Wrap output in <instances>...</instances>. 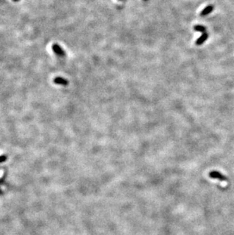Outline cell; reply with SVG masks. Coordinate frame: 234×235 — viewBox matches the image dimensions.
Listing matches in <instances>:
<instances>
[{"mask_svg": "<svg viewBox=\"0 0 234 235\" xmlns=\"http://www.w3.org/2000/svg\"><path fill=\"white\" fill-rule=\"evenodd\" d=\"M13 1H14V2H18L19 0H13Z\"/></svg>", "mask_w": 234, "mask_h": 235, "instance_id": "7", "label": "cell"}, {"mask_svg": "<svg viewBox=\"0 0 234 235\" xmlns=\"http://www.w3.org/2000/svg\"><path fill=\"white\" fill-rule=\"evenodd\" d=\"M213 9H214V6H213V5H208L207 7H205V8L202 11V12H201V16H207V15L210 14V12L213 11Z\"/></svg>", "mask_w": 234, "mask_h": 235, "instance_id": "4", "label": "cell"}, {"mask_svg": "<svg viewBox=\"0 0 234 235\" xmlns=\"http://www.w3.org/2000/svg\"><path fill=\"white\" fill-rule=\"evenodd\" d=\"M52 49H53V52L56 53V55H58V56H64L65 55V51L63 50V49H62L61 47L60 46V45H58V44H53V47H52Z\"/></svg>", "mask_w": 234, "mask_h": 235, "instance_id": "2", "label": "cell"}, {"mask_svg": "<svg viewBox=\"0 0 234 235\" xmlns=\"http://www.w3.org/2000/svg\"><path fill=\"white\" fill-rule=\"evenodd\" d=\"M194 30L196 31H199V32H205L206 30L205 27H204V26H202V25H195V27H194Z\"/></svg>", "mask_w": 234, "mask_h": 235, "instance_id": "6", "label": "cell"}, {"mask_svg": "<svg viewBox=\"0 0 234 235\" xmlns=\"http://www.w3.org/2000/svg\"><path fill=\"white\" fill-rule=\"evenodd\" d=\"M209 177L212 179H216V180H219L221 181H227L228 179L224 176V174H221V173L218 172V171H210L209 173Z\"/></svg>", "mask_w": 234, "mask_h": 235, "instance_id": "1", "label": "cell"}, {"mask_svg": "<svg viewBox=\"0 0 234 235\" xmlns=\"http://www.w3.org/2000/svg\"><path fill=\"white\" fill-rule=\"evenodd\" d=\"M53 81H54V83H56V84H58V85H65V86L68 85V83L66 79H65V78H62V77H56V78H54Z\"/></svg>", "mask_w": 234, "mask_h": 235, "instance_id": "3", "label": "cell"}, {"mask_svg": "<svg viewBox=\"0 0 234 235\" xmlns=\"http://www.w3.org/2000/svg\"><path fill=\"white\" fill-rule=\"evenodd\" d=\"M208 34H206V33H203V34H202V35L199 37V39L197 40L196 42H195V44H196L197 45H202V44L208 39Z\"/></svg>", "mask_w": 234, "mask_h": 235, "instance_id": "5", "label": "cell"}, {"mask_svg": "<svg viewBox=\"0 0 234 235\" xmlns=\"http://www.w3.org/2000/svg\"><path fill=\"white\" fill-rule=\"evenodd\" d=\"M144 1H147V0H144Z\"/></svg>", "mask_w": 234, "mask_h": 235, "instance_id": "8", "label": "cell"}, {"mask_svg": "<svg viewBox=\"0 0 234 235\" xmlns=\"http://www.w3.org/2000/svg\"><path fill=\"white\" fill-rule=\"evenodd\" d=\"M120 1H121V0H120Z\"/></svg>", "mask_w": 234, "mask_h": 235, "instance_id": "9", "label": "cell"}]
</instances>
